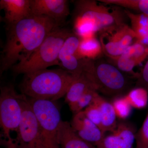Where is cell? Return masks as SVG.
<instances>
[{
    "instance_id": "obj_1",
    "label": "cell",
    "mask_w": 148,
    "mask_h": 148,
    "mask_svg": "<svg viewBox=\"0 0 148 148\" xmlns=\"http://www.w3.org/2000/svg\"><path fill=\"white\" fill-rule=\"evenodd\" d=\"M61 25L45 16L31 14L15 24L7 26L5 45L0 60V73L27 60L48 35Z\"/></svg>"
},
{
    "instance_id": "obj_2",
    "label": "cell",
    "mask_w": 148,
    "mask_h": 148,
    "mask_svg": "<svg viewBox=\"0 0 148 148\" xmlns=\"http://www.w3.org/2000/svg\"><path fill=\"white\" fill-rule=\"evenodd\" d=\"M77 77L62 69H43L24 74L19 88L28 98L55 101L66 95Z\"/></svg>"
},
{
    "instance_id": "obj_3",
    "label": "cell",
    "mask_w": 148,
    "mask_h": 148,
    "mask_svg": "<svg viewBox=\"0 0 148 148\" xmlns=\"http://www.w3.org/2000/svg\"><path fill=\"white\" fill-rule=\"evenodd\" d=\"M72 34L67 29L59 27L48 35L41 44L29 58L11 69L14 75L47 69L59 65L58 56L65 40Z\"/></svg>"
},
{
    "instance_id": "obj_4",
    "label": "cell",
    "mask_w": 148,
    "mask_h": 148,
    "mask_svg": "<svg viewBox=\"0 0 148 148\" xmlns=\"http://www.w3.org/2000/svg\"><path fill=\"white\" fill-rule=\"evenodd\" d=\"M84 72L90 77L97 91L105 95L121 94L129 85L128 79L123 72L106 61L88 59Z\"/></svg>"
},
{
    "instance_id": "obj_5",
    "label": "cell",
    "mask_w": 148,
    "mask_h": 148,
    "mask_svg": "<svg viewBox=\"0 0 148 148\" xmlns=\"http://www.w3.org/2000/svg\"><path fill=\"white\" fill-rule=\"evenodd\" d=\"M28 98L38 123L46 148H60L58 132L62 121L57 105L49 100Z\"/></svg>"
},
{
    "instance_id": "obj_6",
    "label": "cell",
    "mask_w": 148,
    "mask_h": 148,
    "mask_svg": "<svg viewBox=\"0 0 148 148\" xmlns=\"http://www.w3.org/2000/svg\"><path fill=\"white\" fill-rule=\"evenodd\" d=\"M75 16L84 18L94 24L98 32L111 26L124 23L125 12L117 8L108 7L95 1L80 0L75 2Z\"/></svg>"
},
{
    "instance_id": "obj_7",
    "label": "cell",
    "mask_w": 148,
    "mask_h": 148,
    "mask_svg": "<svg viewBox=\"0 0 148 148\" xmlns=\"http://www.w3.org/2000/svg\"><path fill=\"white\" fill-rule=\"evenodd\" d=\"M21 94H18L12 85L1 88L0 125L5 140L11 142L12 132H17L22 119Z\"/></svg>"
},
{
    "instance_id": "obj_8",
    "label": "cell",
    "mask_w": 148,
    "mask_h": 148,
    "mask_svg": "<svg viewBox=\"0 0 148 148\" xmlns=\"http://www.w3.org/2000/svg\"><path fill=\"white\" fill-rule=\"evenodd\" d=\"M21 103L23 112L17 136L13 140L15 148H46L36 116L28 98L22 94Z\"/></svg>"
},
{
    "instance_id": "obj_9",
    "label": "cell",
    "mask_w": 148,
    "mask_h": 148,
    "mask_svg": "<svg viewBox=\"0 0 148 148\" xmlns=\"http://www.w3.org/2000/svg\"><path fill=\"white\" fill-rule=\"evenodd\" d=\"M99 33L103 53L111 60L121 55L137 41L132 28L125 23L108 27Z\"/></svg>"
},
{
    "instance_id": "obj_10",
    "label": "cell",
    "mask_w": 148,
    "mask_h": 148,
    "mask_svg": "<svg viewBox=\"0 0 148 148\" xmlns=\"http://www.w3.org/2000/svg\"><path fill=\"white\" fill-rule=\"evenodd\" d=\"M81 38L72 33L66 39L58 56L59 66L66 71L77 76L82 73L86 58H80L78 53Z\"/></svg>"
},
{
    "instance_id": "obj_11",
    "label": "cell",
    "mask_w": 148,
    "mask_h": 148,
    "mask_svg": "<svg viewBox=\"0 0 148 148\" xmlns=\"http://www.w3.org/2000/svg\"><path fill=\"white\" fill-rule=\"evenodd\" d=\"M32 14L48 16L61 25L70 13L66 0H31Z\"/></svg>"
},
{
    "instance_id": "obj_12",
    "label": "cell",
    "mask_w": 148,
    "mask_h": 148,
    "mask_svg": "<svg viewBox=\"0 0 148 148\" xmlns=\"http://www.w3.org/2000/svg\"><path fill=\"white\" fill-rule=\"evenodd\" d=\"M148 57V46L145 45L136 41L129 47L121 55L112 59L114 66L123 72L132 74L136 78L133 69Z\"/></svg>"
},
{
    "instance_id": "obj_13",
    "label": "cell",
    "mask_w": 148,
    "mask_h": 148,
    "mask_svg": "<svg viewBox=\"0 0 148 148\" xmlns=\"http://www.w3.org/2000/svg\"><path fill=\"white\" fill-rule=\"evenodd\" d=\"M70 123L81 138L95 147L105 137L102 130L88 119L84 111L75 114Z\"/></svg>"
},
{
    "instance_id": "obj_14",
    "label": "cell",
    "mask_w": 148,
    "mask_h": 148,
    "mask_svg": "<svg viewBox=\"0 0 148 148\" xmlns=\"http://www.w3.org/2000/svg\"><path fill=\"white\" fill-rule=\"evenodd\" d=\"M110 135L105 136L98 148H133L135 133L133 127L124 123L117 126Z\"/></svg>"
},
{
    "instance_id": "obj_15",
    "label": "cell",
    "mask_w": 148,
    "mask_h": 148,
    "mask_svg": "<svg viewBox=\"0 0 148 148\" xmlns=\"http://www.w3.org/2000/svg\"><path fill=\"white\" fill-rule=\"evenodd\" d=\"M0 8L4 11L8 26L15 24L32 14L31 0H1Z\"/></svg>"
},
{
    "instance_id": "obj_16",
    "label": "cell",
    "mask_w": 148,
    "mask_h": 148,
    "mask_svg": "<svg viewBox=\"0 0 148 148\" xmlns=\"http://www.w3.org/2000/svg\"><path fill=\"white\" fill-rule=\"evenodd\" d=\"M58 139L61 148H96L81 138L68 121H61Z\"/></svg>"
},
{
    "instance_id": "obj_17",
    "label": "cell",
    "mask_w": 148,
    "mask_h": 148,
    "mask_svg": "<svg viewBox=\"0 0 148 148\" xmlns=\"http://www.w3.org/2000/svg\"><path fill=\"white\" fill-rule=\"evenodd\" d=\"M97 91L95 84L89 76L85 72L77 77L69 87L65 95V102L71 105L76 102L88 90Z\"/></svg>"
},
{
    "instance_id": "obj_18",
    "label": "cell",
    "mask_w": 148,
    "mask_h": 148,
    "mask_svg": "<svg viewBox=\"0 0 148 148\" xmlns=\"http://www.w3.org/2000/svg\"><path fill=\"white\" fill-rule=\"evenodd\" d=\"M93 101L98 106L101 112L102 131L104 134L106 132H112L116 128L118 123L117 116L113 106L97 93Z\"/></svg>"
},
{
    "instance_id": "obj_19",
    "label": "cell",
    "mask_w": 148,
    "mask_h": 148,
    "mask_svg": "<svg viewBox=\"0 0 148 148\" xmlns=\"http://www.w3.org/2000/svg\"><path fill=\"white\" fill-rule=\"evenodd\" d=\"M124 12L130 20V27L135 33L136 40L148 46V16L133 13L127 9Z\"/></svg>"
},
{
    "instance_id": "obj_20",
    "label": "cell",
    "mask_w": 148,
    "mask_h": 148,
    "mask_svg": "<svg viewBox=\"0 0 148 148\" xmlns=\"http://www.w3.org/2000/svg\"><path fill=\"white\" fill-rule=\"evenodd\" d=\"M103 53L101 42L95 36L81 39L78 49L80 58L94 60L100 57Z\"/></svg>"
},
{
    "instance_id": "obj_21",
    "label": "cell",
    "mask_w": 148,
    "mask_h": 148,
    "mask_svg": "<svg viewBox=\"0 0 148 148\" xmlns=\"http://www.w3.org/2000/svg\"><path fill=\"white\" fill-rule=\"evenodd\" d=\"M99 1L106 5L137 11L140 14L148 16V0H100Z\"/></svg>"
},
{
    "instance_id": "obj_22",
    "label": "cell",
    "mask_w": 148,
    "mask_h": 148,
    "mask_svg": "<svg viewBox=\"0 0 148 148\" xmlns=\"http://www.w3.org/2000/svg\"><path fill=\"white\" fill-rule=\"evenodd\" d=\"M148 92L143 88L137 87L130 90L125 97L132 108L142 109L147 103Z\"/></svg>"
},
{
    "instance_id": "obj_23",
    "label": "cell",
    "mask_w": 148,
    "mask_h": 148,
    "mask_svg": "<svg viewBox=\"0 0 148 148\" xmlns=\"http://www.w3.org/2000/svg\"><path fill=\"white\" fill-rule=\"evenodd\" d=\"M98 91L94 89L88 90L76 102L69 105L71 111L75 114L82 111L92 103Z\"/></svg>"
},
{
    "instance_id": "obj_24",
    "label": "cell",
    "mask_w": 148,
    "mask_h": 148,
    "mask_svg": "<svg viewBox=\"0 0 148 148\" xmlns=\"http://www.w3.org/2000/svg\"><path fill=\"white\" fill-rule=\"evenodd\" d=\"M112 104L117 117L120 119H125L130 116L132 107L125 96L116 98Z\"/></svg>"
},
{
    "instance_id": "obj_25",
    "label": "cell",
    "mask_w": 148,
    "mask_h": 148,
    "mask_svg": "<svg viewBox=\"0 0 148 148\" xmlns=\"http://www.w3.org/2000/svg\"><path fill=\"white\" fill-rule=\"evenodd\" d=\"M136 148H148V113L142 127L135 135Z\"/></svg>"
},
{
    "instance_id": "obj_26",
    "label": "cell",
    "mask_w": 148,
    "mask_h": 148,
    "mask_svg": "<svg viewBox=\"0 0 148 148\" xmlns=\"http://www.w3.org/2000/svg\"><path fill=\"white\" fill-rule=\"evenodd\" d=\"M84 111L88 119L102 130L101 112L97 104L94 101H92Z\"/></svg>"
},
{
    "instance_id": "obj_27",
    "label": "cell",
    "mask_w": 148,
    "mask_h": 148,
    "mask_svg": "<svg viewBox=\"0 0 148 148\" xmlns=\"http://www.w3.org/2000/svg\"><path fill=\"white\" fill-rule=\"evenodd\" d=\"M136 86L145 88L148 91V59L136 78Z\"/></svg>"
},
{
    "instance_id": "obj_28",
    "label": "cell",
    "mask_w": 148,
    "mask_h": 148,
    "mask_svg": "<svg viewBox=\"0 0 148 148\" xmlns=\"http://www.w3.org/2000/svg\"><path fill=\"white\" fill-rule=\"evenodd\" d=\"M3 144L5 146V148H15L13 142H3Z\"/></svg>"
},
{
    "instance_id": "obj_29",
    "label": "cell",
    "mask_w": 148,
    "mask_h": 148,
    "mask_svg": "<svg viewBox=\"0 0 148 148\" xmlns=\"http://www.w3.org/2000/svg\"><path fill=\"white\" fill-rule=\"evenodd\" d=\"M96 148H97V147H96Z\"/></svg>"
}]
</instances>
